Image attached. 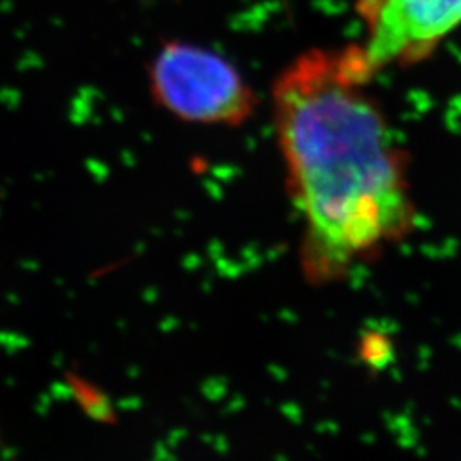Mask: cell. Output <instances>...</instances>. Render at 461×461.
<instances>
[{"label":"cell","instance_id":"6da1fadb","mask_svg":"<svg viewBox=\"0 0 461 461\" xmlns=\"http://www.w3.org/2000/svg\"><path fill=\"white\" fill-rule=\"evenodd\" d=\"M356 45L299 55L272 91L287 190L303 219L301 264L335 280L415 226L407 158Z\"/></svg>","mask_w":461,"mask_h":461},{"label":"cell","instance_id":"7a4b0ae2","mask_svg":"<svg viewBox=\"0 0 461 461\" xmlns=\"http://www.w3.org/2000/svg\"><path fill=\"white\" fill-rule=\"evenodd\" d=\"M150 91L159 106L185 122L241 125L257 98L240 70L212 50L167 41L150 66Z\"/></svg>","mask_w":461,"mask_h":461},{"label":"cell","instance_id":"3957f363","mask_svg":"<svg viewBox=\"0 0 461 461\" xmlns=\"http://www.w3.org/2000/svg\"><path fill=\"white\" fill-rule=\"evenodd\" d=\"M364 26L357 43L364 62L376 76L386 67L424 60L461 24V0H357Z\"/></svg>","mask_w":461,"mask_h":461}]
</instances>
